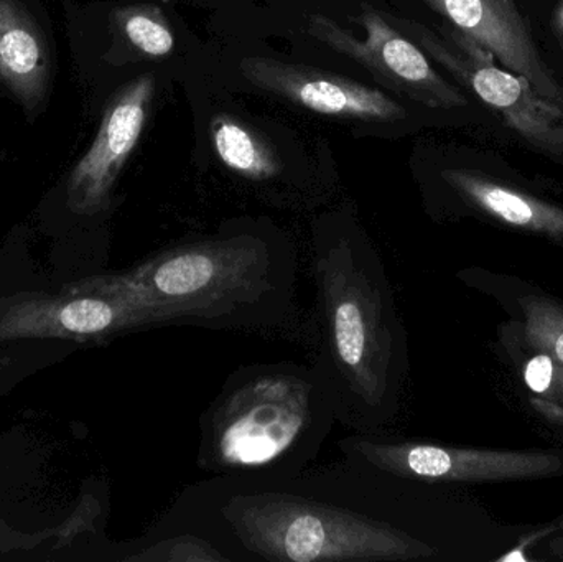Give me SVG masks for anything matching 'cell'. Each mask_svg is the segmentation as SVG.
Returning <instances> with one entry per match:
<instances>
[{
    "label": "cell",
    "instance_id": "6da1fadb",
    "mask_svg": "<svg viewBox=\"0 0 563 562\" xmlns=\"http://www.w3.org/2000/svg\"><path fill=\"white\" fill-rule=\"evenodd\" d=\"M310 264V365L338 422L360 434L387 432L399 418L409 363L383 256L354 221H334L314 230Z\"/></svg>",
    "mask_w": 563,
    "mask_h": 562
},
{
    "label": "cell",
    "instance_id": "7a4b0ae2",
    "mask_svg": "<svg viewBox=\"0 0 563 562\" xmlns=\"http://www.w3.org/2000/svg\"><path fill=\"white\" fill-rule=\"evenodd\" d=\"M132 276L167 313L170 326L290 335L298 310V253L257 223L177 241Z\"/></svg>",
    "mask_w": 563,
    "mask_h": 562
},
{
    "label": "cell",
    "instance_id": "3957f363",
    "mask_svg": "<svg viewBox=\"0 0 563 562\" xmlns=\"http://www.w3.org/2000/svg\"><path fill=\"white\" fill-rule=\"evenodd\" d=\"M336 422L310 363L241 366L201 415L197 464L220 477H291L317 461Z\"/></svg>",
    "mask_w": 563,
    "mask_h": 562
},
{
    "label": "cell",
    "instance_id": "277c9868",
    "mask_svg": "<svg viewBox=\"0 0 563 562\" xmlns=\"http://www.w3.org/2000/svg\"><path fill=\"white\" fill-rule=\"evenodd\" d=\"M343 459L420 484H476L529 478L558 472L555 455L539 452H495L445 448L394 438L387 432H353L338 441Z\"/></svg>",
    "mask_w": 563,
    "mask_h": 562
},
{
    "label": "cell",
    "instance_id": "5b68a950",
    "mask_svg": "<svg viewBox=\"0 0 563 562\" xmlns=\"http://www.w3.org/2000/svg\"><path fill=\"white\" fill-rule=\"evenodd\" d=\"M406 25L433 59L496 109L526 141L548 154L563 155L562 114L538 96L525 78L499 68L493 53L453 26L435 33L419 23Z\"/></svg>",
    "mask_w": 563,
    "mask_h": 562
},
{
    "label": "cell",
    "instance_id": "8992f818",
    "mask_svg": "<svg viewBox=\"0 0 563 562\" xmlns=\"http://www.w3.org/2000/svg\"><path fill=\"white\" fill-rule=\"evenodd\" d=\"M366 38L330 16L313 15L307 32L334 52L364 66L394 91L433 109L465 108V96L435 71L426 53L394 29L376 10L366 9L360 19Z\"/></svg>",
    "mask_w": 563,
    "mask_h": 562
},
{
    "label": "cell",
    "instance_id": "52a82bcc",
    "mask_svg": "<svg viewBox=\"0 0 563 562\" xmlns=\"http://www.w3.org/2000/svg\"><path fill=\"white\" fill-rule=\"evenodd\" d=\"M240 69L256 88L318 114L366 122H397L407 115L404 106L386 92L313 66L250 56Z\"/></svg>",
    "mask_w": 563,
    "mask_h": 562
},
{
    "label": "cell",
    "instance_id": "ba28073f",
    "mask_svg": "<svg viewBox=\"0 0 563 562\" xmlns=\"http://www.w3.org/2000/svg\"><path fill=\"white\" fill-rule=\"evenodd\" d=\"M453 29L493 53L509 71L525 78L563 118V89L536 48L515 0H426Z\"/></svg>",
    "mask_w": 563,
    "mask_h": 562
},
{
    "label": "cell",
    "instance_id": "9c48e42d",
    "mask_svg": "<svg viewBox=\"0 0 563 562\" xmlns=\"http://www.w3.org/2000/svg\"><path fill=\"white\" fill-rule=\"evenodd\" d=\"M155 95V76H139L112 99L98 137L73 172L71 195L79 205L98 208L108 200L115 178L134 152Z\"/></svg>",
    "mask_w": 563,
    "mask_h": 562
},
{
    "label": "cell",
    "instance_id": "30bf717a",
    "mask_svg": "<svg viewBox=\"0 0 563 562\" xmlns=\"http://www.w3.org/2000/svg\"><path fill=\"white\" fill-rule=\"evenodd\" d=\"M442 178L468 203L505 223L551 236H563V210L555 205L463 168L443 170Z\"/></svg>",
    "mask_w": 563,
    "mask_h": 562
},
{
    "label": "cell",
    "instance_id": "8fae6325",
    "mask_svg": "<svg viewBox=\"0 0 563 562\" xmlns=\"http://www.w3.org/2000/svg\"><path fill=\"white\" fill-rule=\"evenodd\" d=\"M46 75L38 30L15 0H0V82L26 104H35L45 92Z\"/></svg>",
    "mask_w": 563,
    "mask_h": 562
},
{
    "label": "cell",
    "instance_id": "7c38bea8",
    "mask_svg": "<svg viewBox=\"0 0 563 562\" xmlns=\"http://www.w3.org/2000/svg\"><path fill=\"white\" fill-rule=\"evenodd\" d=\"M211 142L221 164L251 181L279 177L282 164L266 141L230 114H217L210 124Z\"/></svg>",
    "mask_w": 563,
    "mask_h": 562
},
{
    "label": "cell",
    "instance_id": "4fadbf2b",
    "mask_svg": "<svg viewBox=\"0 0 563 562\" xmlns=\"http://www.w3.org/2000/svg\"><path fill=\"white\" fill-rule=\"evenodd\" d=\"M128 42L148 58H167L175 49V33L167 16L155 5H135L118 13Z\"/></svg>",
    "mask_w": 563,
    "mask_h": 562
},
{
    "label": "cell",
    "instance_id": "5bb4252c",
    "mask_svg": "<svg viewBox=\"0 0 563 562\" xmlns=\"http://www.w3.org/2000/svg\"><path fill=\"white\" fill-rule=\"evenodd\" d=\"M154 562H231L230 558L208 538L190 531H167L154 547L139 557Z\"/></svg>",
    "mask_w": 563,
    "mask_h": 562
},
{
    "label": "cell",
    "instance_id": "9a60e30c",
    "mask_svg": "<svg viewBox=\"0 0 563 562\" xmlns=\"http://www.w3.org/2000/svg\"><path fill=\"white\" fill-rule=\"evenodd\" d=\"M525 313L529 343L549 352L563 368V309L549 300L529 299Z\"/></svg>",
    "mask_w": 563,
    "mask_h": 562
},
{
    "label": "cell",
    "instance_id": "2e32d148",
    "mask_svg": "<svg viewBox=\"0 0 563 562\" xmlns=\"http://www.w3.org/2000/svg\"><path fill=\"white\" fill-rule=\"evenodd\" d=\"M558 370L559 363L549 353H541V355L529 360L528 365H526V385L531 388V392L538 393V395H545L551 389L554 392Z\"/></svg>",
    "mask_w": 563,
    "mask_h": 562
}]
</instances>
